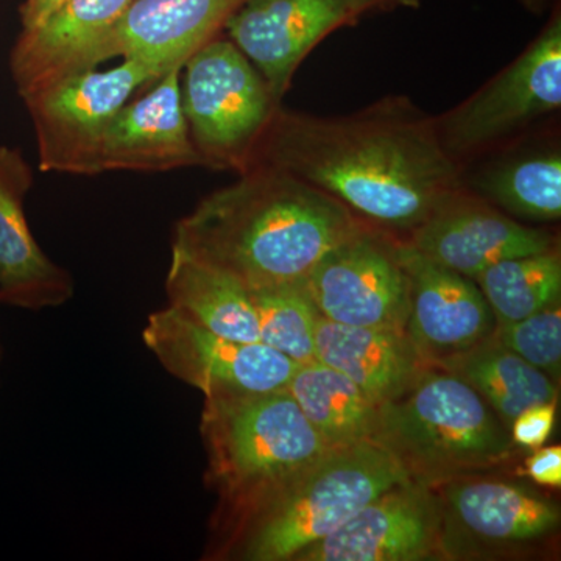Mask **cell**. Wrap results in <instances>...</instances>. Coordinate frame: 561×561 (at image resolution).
<instances>
[{"instance_id": "6da1fadb", "label": "cell", "mask_w": 561, "mask_h": 561, "mask_svg": "<svg viewBox=\"0 0 561 561\" xmlns=\"http://www.w3.org/2000/svg\"><path fill=\"white\" fill-rule=\"evenodd\" d=\"M251 165L290 173L357 219L409 234L460 187L456 161L437 127L393 99L343 117L278 108L247 169Z\"/></svg>"}, {"instance_id": "7a4b0ae2", "label": "cell", "mask_w": 561, "mask_h": 561, "mask_svg": "<svg viewBox=\"0 0 561 561\" xmlns=\"http://www.w3.org/2000/svg\"><path fill=\"white\" fill-rule=\"evenodd\" d=\"M364 225L341 202L290 173L251 165L179 220L172 249L256 290L305 280L328 251Z\"/></svg>"}, {"instance_id": "3957f363", "label": "cell", "mask_w": 561, "mask_h": 561, "mask_svg": "<svg viewBox=\"0 0 561 561\" xmlns=\"http://www.w3.org/2000/svg\"><path fill=\"white\" fill-rule=\"evenodd\" d=\"M404 481L409 476L400 463L373 442L331 449L256 507L214 534L209 556L295 561L305 549L341 529L382 491Z\"/></svg>"}, {"instance_id": "277c9868", "label": "cell", "mask_w": 561, "mask_h": 561, "mask_svg": "<svg viewBox=\"0 0 561 561\" xmlns=\"http://www.w3.org/2000/svg\"><path fill=\"white\" fill-rule=\"evenodd\" d=\"M370 442L389 453L409 479L430 486L489 474L505 467L516 448L489 402L437 365L379 404Z\"/></svg>"}, {"instance_id": "5b68a950", "label": "cell", "mask_w": 561, "mask_h": 561, "mask_svg": "<svg viewBox=\"0 0 561 561\" xmlns=\"http://www.w3.org/2000/svg\"><path fill=\"white\" fill-rule=\"evenodd\" d=\"M201 435L219 497L214 534L331 451L287 390L205 398Z\"/></svg>"}, {"instance_id": "8992f818", "label": "cell", "mask_w": 561, "mask_h": 561, "mask_svg": "<svg viewBox=\"0 0 561 561\" xmlns=\"http://www.w3.org/2000/svg\"><path fill=\"white\" fill-rule=\"evenodd\" d=\"M181 101L203 168L242 173L279 101L231 39L216 36L184 62Z\"/></svg>"}, {"instance_id": "52a82bcc", "label": "cell", "mask_w": 561, "mask_h": 561, "mask_svg": "<svg viewBox=\"0 0 561 561\" xmlns=\"http://www.w3.org/2000/svg\"><path fill=\"white\" fill-rule=\"evenodd\" d=\"M157 81L146 65L124 58L117 68L80 70L22 98L43 172L95 175V160L111 121L139 88Z\"/></svg>"}, {"instance_id": "ba28073f", "label": "cell", "mask_w": 561, "mask_h": 561, "mask_svg": "<svg viewBox=\"0 0 561 561\" xmlns=\"http://www.w3.org/2000/svg\"><path fill=\"white\" fill-rule=\"evenodd\" d=\"M442 512V559H493L519 552L559 531L556 502L489 474L432 486Z\"/></svg>"}, {"instance_id": "9c48e42d", "label": "cell", "mask_w": 561, "mask_h": 561, "mask_svg": "<svg viewBox=\"0 0 561 561\" xmlns=\"http://www.w3.org/2000/svg\"><path fill=\"white\" fill-rule=\"evenodd\" d=\"M561 106V18L553 14L534 43L489 84L449 113L437 131L451 157L507 138Z\"/></svg>"}, {"instance_id": "30bf717a", "label": "cell", "mask_w": 561, "mask_h": 561, "mask_svg": "<svg viewBox=\"0 0 561 561\" xmlns=\"http://www.w3.org/2000/svg\"><path fill=\"white\" fill-rule=\"evenodd\" d=\"M323 319L346 327L405 331L411 284L398 241L367 225L328 251L305 279Z\"/></svg>"}, {"instance_id": "8fae6325", "label": "cell", "mask_w": 561, "mask_h": 561, "mask_svg": "<svg viewBox=\"0 0 561 561\" xmlns=\"http://www.w3.org/2000/svg\"><path fill=\"white\" fill-rule=\"evenodd\" d=\"M142 341L165 371L205 398L286 390L297 362L262 342H238L203 330L172 308L151 313Z\"/></svg>"}, {"instance_id": "7c38bea8", "label": "cell", "mask_w": 561, "mask_h": 561, "mask_svg": "<svg viewBox=\"0 0 561 561\" xmlns=\"http://www.w3.org/2000/svg\"><path fill=\"white\" fill-rule=\"evenodd\" d=\"M370 11L368 0H247L225 31L280 102L309 51Z\"/></svg>"}, {"instance_id": "4fadbf2b", "label": "cell", "mask_w": 561, "mask_h": 561, "mask_svg": "<svg viewBox=\"0 0 561 561\" xmlns=\"http://www.w3.org/2000/svg\"><path fill=\"white\" fill-rule=\"evenodd\" d=\"M435 559H442L440 502L432 486L409 479L382 491L295 561Z\"/></svg>"}, {"instance_id": "5bb4252c", "label": "cell", "mask_w": 561, "mask_h": 561, "mask_svg": "<svg viewBox=\"0 0 561 561\" xmlns=\"http://www.w3.org/2000/svg\"><path fill=\"white\" fill-rule=\"evenodd\" d=\"M408 242L471 279L497 262L556 249L549 232L527 227L460 187L435 206Z\"/></svg>"}, {"instance_id": "9a60e30c", "label": "cell", "mask_w": 561, "mask_h": 561, "mask_svg": "<svg viewBox=\"0 0 561 561\" xmlns=\"http://www.w3.org/2000/svg\"><path fill=\"white\" fill-rule=\"evenodd\" d=\"M398 254L411 284L408 332L431 365L478 345L493 334V311L474 279L437 264L398 242Z\"/></svg>"}, {"instance_id": "2e32d148", "label": "cell", "mask_w": 561, "mask_h": 561, "mask_svg": "<svg viewBox=\"0 0 561 561\" xmlns=\"http://www.w3.org/2000/svg\"><path fill=\"white\" fill-rule=\"evenodd\" d=\"M247 0H131L98 47V65L133 58L161 79L183 68Z\"/></svg>"}, {"instance_id": "e0dca14e", "label": "cell", "mask_w": 561, "mask_h": 561, "mask_svg": "<svg viewBox=\"0 0 561 561\" xmlns=\"http://www.w3.org/2000/svg\"><path fill=\"white\" fill-rule=\"evenodd\" d=\"M181 69L114 116L103 135L95 175L105 172H168L203 168L181 101Z\"/></svg>"}, {"instance_id": "ac0fdd59", "label": "cell", "mask_w": 561, "mask_h": 561, "mask_svg": "<svg viewBox=\"0 0 561 561\" xmlns=\"http://www.w3.org/2000/svg\"><path fill=\"white\" fill-rule=\"evenodd\" d=\"M33 172L21 150L0 144V305L43 311L73 297V278L33 238L25 197Z\"/></svg>"}, {"instance_id": "d6986e66", "label": "cell", "mask_w": 561, "mask_h": 561, "mask_svg": "<svg viewBox=\"0 0 561 561\" xmlns=\"http://www.w3.org/2000/svg\"><path fill=\"white\" fill-rule=\"evenodd\" d=\"M131 0H65L33 31H22L10 69L21 98L55 81L98 68V47Z\"/></svg>"}, {"instance_id": "ffe728a7", "label": "cell", "mask_w": 561, "mask_h": 561, "mask_svg": "<svg viewBox=\"0 0 561 561\" xmlns=\"http://www.w3.org/2000/svg\"><path fill=\"white\" fill-rule=\"evenodd\" d=\"M316 356L378 405L409 389L431 365L405 331L346 327L323 317L316 327Z\"/></svg>"}, {"instance_id": "44dd1931", "label": "cell", "mask_w": 561, "mask_h": 561, "mask_svg": "<svg viewBox=\"0 0 561 561\" xmlns=\"http://www.w3.org/2000/svg\"><path fill=\"white\" fill-rule=\"evenodd\" d=\"M169 308L203 330L238 342H261L250 291L228 273L172 249L165 278Z\"/></svg>"}, {"instance_id": "7402d4cb", "label": "cell", "mask_w": 561, "mask_h": 561, "mask_svg": "<svg viewBox=\"0 0 561 561\" xmlns=\"http://www.w3.org/2000/svg\"><path fill=\"white\" fill-rule=\"evenodd\" d=\"M434 365L459 376L478 391L508 430L512 421L526 409L559 398L556 383L546 373L527 364L491 335Z\"/></svg>"}, {"instance_id": "603a6c76", "label": "cell", "mask_w": 561, "mask_h": 561, "mask_svg": "<svg viewBox=\"0 0 561 561\" xmlns=\"http://www.w3.org/2000/svg\"><path fill=\"white\" fill-rule=\"evenodd\" d=\"M286 390L328 448L370 442L379 405L342 373L319 360L306 362Z\"/></svg>"}, {"instance_id": "cb8c5ba5", "label": "cell", "mask_w": 561, "mask_h": 561, "mask_svg": "<svg viewBox=\"0 0 561 561\" xmlns=\"http://www.w3.org/2000/svg\"><path fill=\"white\" fill-rule=\"evenodd\" d=\"M476 195L513 219L560 220L561 157L540 151L486 169L474 179Z\"/></svg>"}, {"instance_id": "d4e9b609", "label": "cell", "mask_w": 561, "mask_h": 561, "mask_svg": "<svg viewBox=\"0 0 561 561\" xmlns=\"http://www.w3.org/2000/svg\"><path fill=\"white\" fill-rule=\"evenodd\" d=\"M496 321H518L561 298V261L556 249L497 262L476 276Z\"/></svg>"}, {"instance_id": "484cf974", "label": "cell", "mask_w": 561, "mask_h": 561, "mask_svg": "<svg viewBox=\"0 0 561 561\" xmlns=\"http://www.w3.org/2000/svg\"><path fill=\"white\" fill-rule=\"evenodd\" d=\"M249 291L261 342L297 364L317 360L316 327L320 313L305 280Z\"/></svg>"}, {"instance_id": "4316f807", "label": "cell", "mask_w": 561, "mask_h": 561, "mask_svg": "<svg viewBox=\"0 0 561 561\" xmlns=\"http://www.w3.org/2000/svg\"><path fill=\"white\" fill-rule=\"evenodd\" d=\"M491 337L518 354L527 364L546 373L553 382L561 371V308L560 301L526 319L496 321Z\"/></svg>"}, {"instance_id": "83f0119b", "label": "cell", "mask_w": 561, "mask_h": 561, "mask_svg": "<svg viewBox=\"0 0 561 561\" xmlns=\"http://www.w3.org/2000/svg\"><path fill=\"white\" fill-rule=\"evenodd\" d=\"M557 400L531 405L519 413L511 424V437L519 448H541L551 437L556 424Z\"/></svg>"}, {"instance_id": "f1b7e54d", "label": "cell", "mask_w": 561, "mask_h": 561, "mask_svg": "<svg viewBox=\"0 0 561 561\" xmlns=\"http://www.w3.org/2000/svg\"><path fill=\"white\" fill-rule=\"evenodd\" d=\"M527 476L540 485L559 489L561 485V448L548 446V448L534 449V454L526 459Z\"/></svg>"}, {"instance_id": "f546056e", "label": "cell", "mask_w": 561, "mask_h": 561, "mask_svg": "<svg viewBox=\"0 0 561 561\" xmlns=\"http://www.w3.org/2000/svg\"><path fill=\"white\" fill-rule=\"evenodd\" d=\"M65 3V0H25L21 7L22 31L38 28Z\"/></svg>"}, {"instance_id": "4dcf8cb0", "label": "cell", "mask_w": 561, "mask_h": 561, "mask_svg": "<svg viewBox=\"0 0 561 561\" xmlns=\"http://www.w3.org/2000/svg\"><path fill=\"white\" fill-rule=\"evenodd\" d=\"M373 10L420 9L421 0H368Z\"/></svg>"}, {"instance_id": "1f68e13d", "label": "cell", "mask_w": 561, "mask_h": 561, "mask_svg": "<svg viewBox=\"0 0 561 561\" xmlns=\"http://www.w3.org/2000/svg\"><path fill=\"white\" fill-rule=\"evenodd\" d=\"M527 10L534 13H541L545 7L548 5L549 0H519Z\"/></svg>"}]
</instances>
